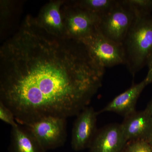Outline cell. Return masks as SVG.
<instances>
[{
  "instance_id": "6da1fadb",
  "label": "cell",
  "mask_w": 152,
  "mask_h": 152,
  "mask_svg": "<svg viewBox=\"0 0 152 152\" xmlns=\"http://www.w3.org/2000/svg\"><path fill=\"white\" fill-rule=\"evenodd\" d=\"M105 72L81 42L47 32L27 16L0 49V102L23 125L77 116Z\"/></svg>"
},
{
  "instance_id": "7a4b0ae2",
  "label": "cell",
  "mask_w": 152,
  "mask_h": 152,
  "mask_svg": "<svg viewBox=\"0 0 152 152\" xmlns=\"http://www.w3.org/2000/svg\"><path fill=\"white\" fill-rule=\"evenodd\" d=\"M134 14V19L122 43L125 64L133 77L147 65L152 55V15Z\"/></svg>"
},
{
  "instance_id": "3957f363",
  "label": "cell",
  "mask_w": 152,
  "mask_h": 152,
  "mask_svg": "<svg viewBox=\"0 0 152 152\" xmlns=\"http://www.w3.org/2000/svg\"><path fill=\"white\" fill-rule=\"evenodd\" d=\"M66 38L82 42L98 29L100 17L80 7L74 1L62 7Z\"/></svg>"
},
{
  "instance_id": "277c9868",
  "label": "cell",
  "mask_w": 152,
  "mask_h": 152,
  "mask_svg": "<svg viewBox=\"0 0 152 152\" xmlns=\"http://www.w3.org/2000/svg\"><path fill=\"white\" fill-rule=\"evenodd\" d=\"M135 16L132 10L118 1L109 12L100 17L98 30L109 39L122 44Z\"/></svg>"
},
{
  "instance_id": "5b68a950",
  "label": "cell",
  "mask_w": 152,
  "mask_h": 152,
  "mask_svg": "<svg viewBox=\"0 0 152 152\" xmlns=\"http://www.w3.org/2000/svg\"><path fill=\"white\" fill-rule=\"evenodd\" d=\"M81 42L95 61L105 69L122 64H125L122 44L109 39L98 29Z\"/></svg>"
},
{
  "instance_id": "8992f818",
  "label": "cell",
  "mask_w": 152,
  "mask_h": 152,
  "mask_svg": "<svg viewBox=\"0 0 152 152\" xmlns=\"http://www.w3.org/2000/svg\"><path fill=\"white\" fill-rule=\"evenodd\" d=\"M22 126L31 132L45 150L61 145L66 139L65 118L49 117Z\"/></svg>"
},
{
  "instance_id": "52a82bcc",
  "label": "cell",
  "mask_w": 152,
  "mask_h": 152,
  "mask_svg": "<svg viewBox=\"0 0 152 152\" xmlns=\"http://www.w3.org/2000/svg\"><path fill=\"white\" fill-rule=\"evenodd\" d=\"M98 112L88 107L77 115L72 131L71 145L75 151L89 147L97 132L96 123Z\"/></svg>"
},
{
  "instance_id": "ba28073f",
  "label": "cell",
  "mask_w": 152,
  "mask_h": 152,
  "mask_svg": "<svg viewBox=\"0 0 152 152\" xmlns=\"http://www.w3.org/2000/svg\"><path fill=\"white\" fill-rule=\"evenodd\" d=\"M127 142L121 124H113L98 130L89 148L90 152H123Z\"/></svg>"
},
{
  "instance_id": "9c48e42d",
  "label": "cell",
  "mask_w": 152,
  "mask_h": 152,
  "mask_svg": "<svg viewBox=\"0 0 152 152\" xmlns=\"http://www.w3.org/2000/svg\"><path fill=\"white\" fill-rule=\"evenodd\" d=\"M121 127L128 142L149 141L152 137V117L146 110L135 111L124 118Z\"/></svg>"
},
{
  "instance_id": "30bf717a",
  "label": "cell",
  "mask_w": 152,
  "mask_h": 152,
  "mask_svg": "<svg viewBox=\"0 0 152 152\" xmlns=\"http://www.w3.org/2000/svg\"><path fill=\"white\" fill-rule=\"evenodd\" d=\"M64 1H51L41 9L36 20L38 25L47 32L59 38H66L62 13Z\"/></svg>"
},
{
  "instance_id": "8fae6325",
  "label": "cell",
  "mask_w": 152,
  "mask_h": 152,
  "mask_svg": "<svg viewBox=\"0 0 152 152\" xmlns=\"http://www.w3.org/2000/svg\"><path fill=\"white\" fill-rule=\"evenodd\" d=\"M148 84L145 79L132 86L111 101L103 109L98 112H113L125 117L135 111V107L140 95Z\"/></svg>"
},
{
  "instance_id": "7c38bea8",
  "label": "cell",
  "mask_w": 152,
  "mask_h": 152,
  "mask_svg": "<svg viewBox=\"0 0 152 152\" xmlns=\"http://www.w3.org/2000/svg\"><path fill=\"white\" fill-rule=\"evenodd\" d=\"M11 145L13 152H43L45 150L26 127H12Z\"/></svg>"
},
{
  "instance_id": "4fadbf2b",
  "label": "cell",
  "mask_w": 152,
  "mask_h": 152,
  "mask_svg": "<svg viewBox=\"0 0 152 152\" xmlns=\"http://www.w3.org/2000/svg\"><path fill=\"white\" fill-rule=\"evenodd\" d=\"M117 0H80L75 3L82 9L101 17L109 12L116 4Z\"/></svg>"
},
{
  "instance_id": "5bb4252c",
  "label": "cell",
  "mask_w": 152,
  "mask_h": 152,
  "mask_svg": "<svg viewBox=\"0 0 152 152\" xmlns=\"http://www.w3.org/2000/svg\"><path fill=\"white\" fill-rule=\"evenodd\" d=\"M1 33L5 31L13 26V19L16 12L17 2L12 1H1Z\"/></svg>"
},
{
  "instance_id": "9a60e30c",
  "label": "cell",
  "mask_w": 152,
  "mask_h": 152,
  "mask_svg": "<svg viewBox=\"0 0 152 152\" xmlns=\"http://www.w3.org/2000/svg\"><path fill=\"white\" fill-rule=\"evenodd\" d=\"M123 4L132 10L134 13L151 14L152 0H121Z\"/></svg>"
},
{
  "instance_id": "2e32d148",
  "label": "cell",
  "mask_w": 152,
  "mask_h": 152,
  "mask_svg": "<svg viewBox=\"0 0 152 152\" xmlns=\"http://www.w3.org/2000/svg\"><path fill=\"white\" fill-rule=\"evenodd\" d=\"M123 152H152V148L145 141H130L128 142Z\"/></svg>"
},
{
  "instance_id": "e0dca14e",
  "label": "cell",
  "mask_w": 152,
  "mask_h": 152,
  "mask_svg": "<svg viewBox=\"0 0 152 152\" xmlns=\"http://www.w3.org/2000/svg\"><path fill=\"white\" fill-rule=\"evenodd\" d=\"M0 119L12 127L18 125L12 112L1 102H0Z\"/></svg>"
},
{
  "instance_id": "ac0fdd59",
  "label": "cell",
  "mask_w": 152,
  "mask_h": 152,
  "mask_svg": "<svg viewBox=\"0 0 152 152\" xmlns=\"http://www.w3.org/2000/svg\"><path fill=\"white\" fill-rule=\"evenodd\" d=\"M147 66L148 68V74L145 78L148 85L152 83V55L149 57L147 61Z\"/></svg>"
},
{
  "instance_id": "d6986e66",
  "label": "cell",
  "mask_w": 152,
  "mask_h": 152,
  "mask_svg": "<svg viewBox=\"0 0 152 152\" xmlns=\"http://www.w3.org/2000/svg\"><path fill=\"white\" fill-rule=\"evenodd\" d=\"M145 110L149 113L150 115L152 117V98L151 100L149 102L148 104V105H147Z\"/></svg>"
},
{
  "instance_id": "ffe728a7",
  "label": "cell",
  "mask_w": 152,
  "mask_h": 152,
  "mask_svg": "<svg viewBox=\"0 0 152 152\" xmlns=\"http://www.w3.org/2000/svg\"><path fill=\"white\" fill-rule=\"evenodd\" d=\"M149 144H150V145L151 146V147H152V137L150 139L149 141L148 142Z\"/></svg>"
}]
</instances>
